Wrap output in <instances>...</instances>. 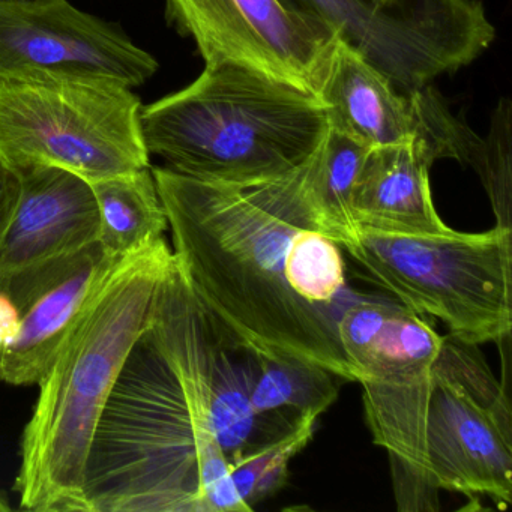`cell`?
Wrapping results in <instances>:
<instances>
[{
  "label": "cell",
  "instance_id": "52a82bcc",
  "mask_svg": "<svg viewBox=\"0 0 512 512\" xmlns=\"http://www.w3.org/2000/svg\"><path fill=\"white\" fill-rule=\"evenodd\" d=\"M133 89L88 82H0V158L98 181L151 167Z\"/></svg>",
  "mask_w": 512,
  "mask_h": 512
},
{
  "label": "cell",
  "instance_id": "cb8c5ba5",
  "mask_svg": "<svg viewBox=\"0 0 512 512\" xmlns=\"http://www.w3.org/2000/svg\"><path fill=\"white\" fill-rule=\"evenodd\" d=\"M11 511V506L8 505L7 499L5 497L0 496V512Z\"/></svg>",
  "mask_w": 512,
  "mask_h": 512
},
{
  "label": "cell",
  "instance_id": "ac0fdd59",
  "mask_svg": "<svg viewBox=\"0 0 512 512\" xmlns=\"http://www.w3.org/2000/svg\"><path fill=\"white\" fill-rule=\"evenodd\" d=\"M368 149L328 122L322 142L305 161L308 196L329 235L340 245L356 229L352 193Z\"/></svg>",
  "mask_w": 512,
  "mask_h": 512
},
{
  "label": "cell",
  "instance_id": "603a6c76",
  "mask_svg": "<svg viewBox=\"0 0 512 512\" xmlns=\"http://www.w3.org/2000/svg\"><path fill=\"white\" fill-rule=\"evenodd\" d=\"M52 2L56 0H0V4L5 5H46Z\"/></svg>",
  "mask_w": 512,
  "mask_h": 512
},
{
  "label": "cell",
  "instance_id": "277c9868",
  "mask_svg": "<svg viewBox=\"0 0 512 512\" xmlns=\"http://www.w3.org/2000/svg\"><path fill=\"white\" fill-rule=\"evenodd\" d=\"M328 122L319 98L235 64L205 65L190 86L140 110L149 155L181 175L227 184L292 172Z\"/></svg>",
  "mask_w": 512,
  "mask_h": 512
},
{
  "label": "cell",
  "instance_id": "44dd1931",
  "mask_svg": "<svg viewBox=\"0 0 512 512\" xmlns=\"http://www.w3.org/2000/svg\"><path fill=\"white\" fill-rule=\"evenodd\" d=\"M511 113V101L499 100L491 115L490 133L487 139H482L475 167L490 199L496 226L508 229H512Z\"/></svg>",
  "mask_w": 512,
  "mask_h": 512
},
{
  "label": "cell",
  "instance_id": "9c48e42d",
  "mask_svg": "<svg viewBox=\"0 0 512 512\" xmlns=\"http://www.w3.org/2000/svg\"><path fill=\"white\" fill-rule=\"evenodd\" d=\"M167 22L205 65L235 64L319 98L340 38L281 0H166Z\"/></svg>",
  "mask_w": 512,
  "mask_h": 512
},
{
  "label": "cell",
  "instance_id": "30bf717a",
  "mask_svg": "<svg viewBox=\"0 0 512 512\" xmlns=\"http://www.w3.org/2000/svg\"><path fill=\"white\" fill-rule=\"evenodd\" d=\"M157 71L154 56L68 0L0 4V82H88L133 89Z\"/></svg>",
  "mask_w": 512,
  "mask_h": 512
},
{
  "label": "cell",
  "instance_id": "4fadbf2b",
  "mask_svg": "<svg viewBox=\"0 0 512 512\" xmlns=\"http://www.w3.org/2000/svg\"><path fill=\"white\" fill-rule=\"evenodd\" d=\"M511 415L491 409L433 365L425 424L428 473L439 490L512 502Z\"/></svg>",
  "mask_w": 512,
  "mask_h": 512
},
{
  "label": "cell",
  "instance_id": "8992f818",
  "mask_svg": "<svg viewBox=\"0 0 512 512\" xmlns=\"http://www.w3.org/2000/svg\"><path fill=\"white\" fill-rule=\"evenodd\" d=\"M337 331L364 389L374 443L388 452L398 511H437L440 490L428 473L425 424L443 337L404 305L382 301L347 304Z\"/></svg>",
  "mask_w": 512,
  "mask_h": 512
},
{
  "label": "cell",
  "instance_id": "7a4b0ae2",
  "mask_svg": "<svg viewBox=\"0 0 512 512\" xmlns=\"http://www.w3.org/2000/svg\"><path fill=\"white\" fill-rule=\"evenodd\" d=\"M211 331L175 262L95 428L82 512L251 511L212 428Z\"/></svg>",
  "mask_w": 512,
  "mask_h": 512
},
{
  "label": "cell",
  "instance_id": "9a60e30c",
  "mask_svg": "<svg viewBox=\"0 0 512 512\" xmlns=\"http://www.w3.org/2000/svg\"><path fill=\"white\" fill-rule=\"evenodd\" d=\"M434 161L427 143L416 137L368 149L352 193L356 226L397 233L446 232L449 227L431 196Z\"/></svg>",
  "mask_w": 512,
  "mask_h": 512
},
{
  "label": "cell",
  "instance_id": "7402d4cb",
  "mask_svg": "<svg viewBox=\"0 0 512 512\" xmlns=\"http://www.w3.org/2000/svg\"><path fill=\"white\" fill-rule=\"evenodd\" d=\"M22 196V175L0 158V250L7 238Z\"/></svg>",
  "mask_w": 512,
  "mask_h": 512
},
{
  "label": "cell",
  "instance_id": "ffe728a7",
  "mask_svg": "<svg viewBox=\"0 0 512 512\" xmlns=\"http://www.w3.org/2000/svg\"><path fill=\"white\" fill-rule=\"evenodd\" d=\"M319 418L314 413L301 416L283 436L251 449L230 466L233 485L245 505L253 509L284 484L290 460L308 445Z\"/></svg>",
  "mask_w": 512,
  "mask_h": 512
},
{
  "label": "cell",
  "instance_id": "d6986e66",
  "mask_svg": "<svg viewBox=\"0 0 512 512\" xmlns=\"http://www.w3.org/2000/svg\"><path fill=\"white\" fill-rule=\"evenodd\" d=\"M254 355L253 404L259 415L320 416L337 400L338 377L331 371L293 356Z\"/></svg>",
  "mask_w": 512,
  "mask_h": 512
},
{
  "label": "cell",
  "instance_id": "6da1fadb",
  "mask_svg": "<svg viewBox=\"0 0 512 512\" xmlns=\"http://www.w3.org/2000/svg\"><path fill=\"white\" fill-rule=\"evenodd\" d=\"M152 175L176 262L218 331L251 352L304 359L356 382L338 317L301 289L311 235H329L308 196L305 163L251 184L203 181L169 167Z\"/></svg>",
  "mask_w": 512,
  "mask_h": 512
},
{
  "label": "cell",
  "instance_id": "8fae6325",
  "mask_svg": "<svg viewBox=\"0 0 512 512\" xmlns=\"http://www.w3.org/2000/svg\"><path fill=\"white\" fill-rule=\"evenodd\" d=\"M329 124L373 148L416 137L434 160L452 158L473 167L481 149L466 122L449 112L430 85L401 91L388 76L340 41L319 94Z\"/></svg>",
  "mask_w": 512,
  "mask_h": 512
},
{
  "label": "cell",
  "instance_id": "e0dca14e",
  "mask_svg": "<svg viewBox=\"0 0 512 512\" xmlns=\"http://www.w3.org/2000/svg\"><path fill=\"white\" fill-rule=\"evenodd\" d=\"M100 212L98 244L110 256L140 253L169 227L151 167L89 182Z\"/></svg>",
  "mask_w": 512,
  "mask_h": 512
},
{
  "label": "cell",
  "instance_id": "5bb4252c",
  "mask_svg": "<svg viewBox=\"0 0 512 512\" xmlns=\"http://www.w3.org/2000/svg\"><path fill=\"white\" fill-rule=\"evenodd\" d=\"M22 196L0 250V278L80 253L100 238L91 184L53 166L19 167Z\"/></svg>",
  "mask_w": 512,
  "mask_h": 512
},
{
  "label": "cell",
  "instance_id": "ba28073f",
  "mask_svg": "<svg viewBox=\"0 0 512 512\" xmlns=\"http://www.w3.org/2000/svg\"><path fill=\"white\" fill-rule=\"evenodd\" d=\"M325 23L401 91L430 85L494 41L479 0H281Z\"/></svg>",
  "mask_w": 512,
  "mask_h": 512
},
{
  "label": "cell",
  "instance_id": "3957f363",
  "mask_svg": "<svg viewBox=\"0 0 512 512\" xmlns=\"http://www.w3.org/2000/svg\"><path fill=\"white\" fill-rule=\"evenodd\" d=\"M175 254L163 239L124 257L103 281L40 382L20 442V508L82 512L92 437L119 373L154 319Z\"/></svg>",
  "mask_w": 512,
  "mask_h": 512
},
{
  "label": "cell",
  "instance_id": "5b68a950",
  "mask_svg": "<svg viewBox=\"0 0 512 512\" xmlns=\"http://www.w3.org/2000/svg\"><path fill=\"white\" fill-rule=\"evenodd\" d=\"M368 278L464 344L500 343L512 329V229L383 232L356 226L340 245Z\"/></svg>",
  "mask_w": 512,
  "mask_h": 512
},
{
  "label": "cell",
  "instance_id": "7c38bea8",
  "mask_svg": "<svg viewBox=\"0 0 512 512\" xmlns=\"http://www.w3.org/2000/svg\"><path fill=\"white\" fill-rule=\"evenodd\" d=\"M100 244L0 278L11 337L0 347V382L38 385L71 329L110 272L121 262Z\"/></svg>",
  "mask_w": 512,
  "mask_h": 512
},
{
  "label": "cell",
  "instance_id": "2e32d148",
  "mask_svg": "<svg viewBox=\"0 0 512 512\" xmlns=\"http://www.w3.org/2000/svg\"><path fill=\"white\" fill-rule=\"evenodd\" d=\"M211 325L209 412L215 439L232 466L251 449L283 436L301 416L256 412V355L221 334L212 320Z\"/></svg>",
  "mask_w": 512,
  "mask_h": 512
}]
</instances>
